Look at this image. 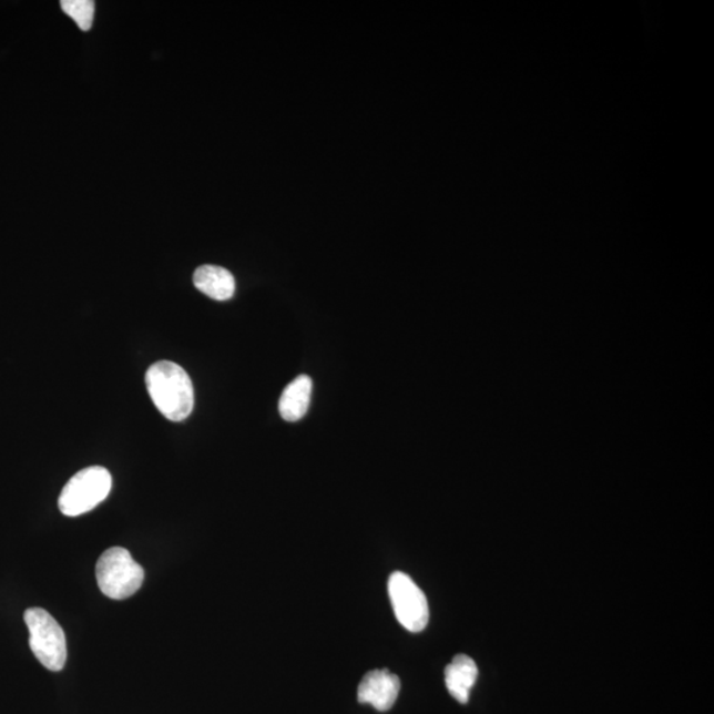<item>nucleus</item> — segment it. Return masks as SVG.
Segmentation results:
<instances>
[{
  "mask_svg": "<svg viewBox=\"0 0 714 714\" xmlns=\"http://www.w3.org/2000/svg\"><path fill=\"white\" fill-rule=\"evenodd\" d=\"M61 9L72 18L81 31H89L93 26L94 2L92 0H63Z\"/></svg>",
  "mask_w": 714,
  "mask_h": 714,
  "instance_id": "obj_10",
  "label": "nucleus"
},
{
  "mask_svg": "<svg viewBox=\"0 0 714 714\" xmlns=\"http://www.w3.org/2000/svg\"><path fill=\"white\" fill-rule=\"evenodd\" d=\"M112 483L105 467L92 466L79 471L61 491L60 511L71 518L92 511L108 498Z\"/></svg>",
  "mask_w": 714,
  "mask_h": 714,
  "instance_id": "obj_3",
  "label": "nucleus"
},
{
  "mask_svg": "<svg viewBox=\"0 0 714 714\" xmlns=\"http://www.w3.org/2000/svg\"><path fill=\"white\" fill-rule=\"evenodd\" d=\"M151 400L170 421L181 422L194 410V384L185 370L173 361L153 364L146 374Z\"/></svg>",
  "mask_w": 714,
  "mask_h": 714,
  "instance_id": "obj_1",
  "label": "nucleus"
},
{
  "mask_svg": "<svg viewBox=\"0 0 714 714\" xmlns=\"http://www.w3.org/2000/svg\"><path fill=\"white\" fill-rule=\"evenodd\" d=\"M313 395V380L306 375L288 384L279 400V415L288 422L302 420L310 407Z\"/></svg>",
  "mask_w": 714,
  "mask_h": 714,
  "instance_id": "obj_8",
  "label": "nucleus"
},
{
  "mask_svg": "<svg viewBox=\"0 0 714 714\" xmlns=\"http://www.w3.org/2000/svg\"><path fill=\"white\" fill-rule=\"evenodd\" d=\"M194 285L198 292L215 300H228L236 292V280L224 267L204 265L194 274Z\"/></svg>",
  "mask_w": 714,
  "mask_h": 714,
  "instance_id": "obj_9",
  "label": "nucleus"
},
{
  "mask_svg": "<svg viewBox=\"0 0 714 714\" xmlns=\"http://www.w3.org/2000/svg\"><path fill=\"white\" fill-rule=\"evenodd\" d=\"M99 588L109 599L126 600L139 592L144 580L143 568L125 548H110L95 567Z\"/></svg>",
  "mask_w": 714,
  "mask_h": 714,
  "instance_id": "obj_2",
  "label": "nucleus"
},
{
  "mask_svg": "<svg viewBox=\"0 0 714 714\" xmlns=\"http://www.w3.org/2000/svg\"><path fill=\"white\" fill-rule=\"evenodd\" d=\"M397 621L410 633H420L429 623V605L422 590L409 575L396 572L388 582Z\"/></svg>",
  "mask_w": 714,
  "mask_h": 714,
  "instance_id": "obj_5",
  "label": "nucleus"
},
{
  "mask_svg": "<svg viewBox=\"0 0 714 714\" xmlns=\"http://www.w3.org/2000/svg\"><path fill=\"white\" fill-rule=\"evenodd\" d=\"M400 690L401 682L397 675L388 670H375L361 680L357 698L361 704H370L377 711L387 712L392 710Z\"/></svg>",
  "mask_w": 714,
  "mask_h": 714,
  "instance_id": "obj_6",
  "label": "nucleus"
},
{
  "mask_svg": "<svg viewBox=\"0 0 714 714\" xmlns=\"http://www.w3.org/2000/svg\"><path fill=\"white\" fill-rule=\"evenodd\" d=\"M477 663L470 656L459 654L445 670V682L448 691L458 703H469L470 692L478 679Z\"/></svg>",
  "mask_w": 714,
  "mask_h": 714,
  "instance_id": "obj_7",
  "label": "nucleus"
},
{
  "mask_svg": "<svg viewBox=\"0 0 714 714\" xmlns=\"http://www.w3.org/2000/svg\"><path fill=\"white\" fill-rule=\"evenodd\" d=\"M24 621L30 631L33 655L47 670H63L67 662V640L57 620L48 611L32 608L26 611Z\"/></svg>",
  "mask_w": 714,
  "mask_h": 714,
  "instance_id": "obj_4",
  "label": "nucleus"
}]
</instances>
